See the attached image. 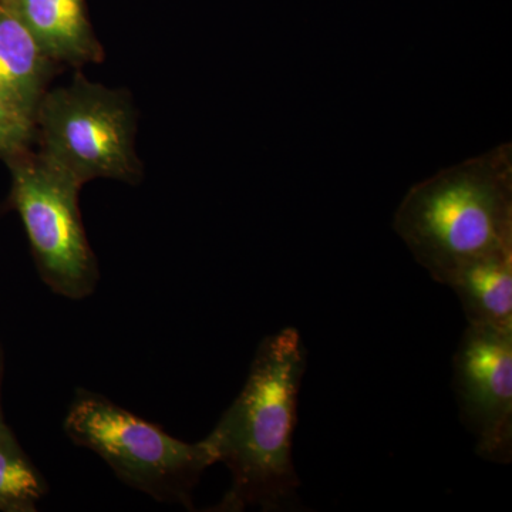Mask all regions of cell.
<instances>
[{
	"label": "cell",
	"instance_id": "6da1fadb",
	"mask_svg": "<svg viewBox=\"0 0 512 512\" xmlns=\"http://www.w3.org/2000/svg\"><path fill=\"white\" fill-rule=\"evenodd\" d=\"M305 369L298 330L284 328L259 343L241 393L205 437L232 477L215 511L301 507L292 448Z\"/></svg>",
	"mask_w": 512,
	"mask_h": 512
},
{
	"label": "cell",
	"instance_id": "7a4b0ae2",
	"mask_svg": "<svg viewBox=\"0 0 512 512\" xmlns=\"http://www.w3.org/2000/svg\"><path fill=\"white\" fill-rule=\"evenodd\" d=\"M393 228L417 264L446 286L471 262L512 249L511 143L414 184Z\"/></svg>",
	"mask_w": 512,
	"mask_h": 512
},
{
	"label": "cell",
	"instance_id": "3957f363",
	"mask_svg": "<svg viewBox=\"0 0 512 512\" xmlns=\"http://www.w3.org/2000/svg\"><path fill=\"white\" fill-rule=\"evenodd\" d=\"M64 433L97 454L124 484L160 503L192 510V490L217 463L207 441L185 443L99 393L74 394Z\"/></svg>",
	"mask_w": 512,
	"mask_h": 512
},
{
	"label": "cell",
	"instance_id": "277c9868",
	"mask_svg": "<svg viewBox=\"0 0 512 512\" xmlns=\"http://www.w3.org/2000/svg\"><path fill=\"white\" fill-rule=\"evenodd\" d=\"M35 126L42 138L40 154L80 184L94 178L131 184L140 180L136 116L126 93L77 74L67 86L43 94Z\"/></svg>",
	"mask_w": 512,
	"mask_h": 512
},
{
	"label": "cell",
	"instance_id": "5b68a950",
	"mask_svg": "<svg viewBox=\"0 0 512 512\" xmlns=\"http://www.w3.org/2000/svg\"><path fill=\"white\" fill-rule=\"evenodd\" d=\"M18 210L40 278L52 292L82 301L96 291L100 272L79 211L83 187L72 174L28 151L8 160Z\"/></svg>",
	"mask_w": 512,
	"mask_h": 512
},
{
	"label": "cell",
	"instance_id": "8992f818",
	"mask_svg": "<svg viewBox=\"0 0 512 512\" xmlns=\"http://www.w3.org/2000/svg\"><path fill=\"white\" fill-rule=\"evenodd\" d=\"M460 419L491 463L512 460V330L468 325L453 360Z\"/></svg>",
	"mask_w": 512,
	"mask_h": 512
},
{
	"label": "cell",
	"instance_id": "52a82bcc",
	"mask_svg": "<svg viewBox=\"0 0 512 512\" xmlns=\"http://www.w3.org/2000/svg\"><path fill=\"white\" fill-rule=\"evenodd\" d=\"M28 28L53 62H100L103 47L87 19L84 0H0Z\"/></svg>",
	"mask_w": 512,
	"mask_h": 512
},
{
	"label": "cell",
	"instance_id": "ba28073f",
	"mask_svg": "<svg viewBox=\"0 0 512 512\" xmlns=\"http://www.w3.org/2000/svg\"><path fill=\"white\" fill-rule=\"evenodd\" d=\"M53 63L28 28L0 5V93L35 117Z\"/></svg>",
	"mask_w": 512,
	"mask_h": 512
},
{
	"label": "cell",
	"instance_id": "9c48e42d",
	"mask_svg": "<svg viewBox=\"0 0 512 512\" xmlns=\"http://www.w3.org/2000/svg\"><path fill=\"white\" fill-rule=\"evenodd\" d=\"M447 286L456 293L468 325L512 330V249L471 262Z\"/></svg>",
	"mask_w": 512,
	"mask_h": 512
},
{
	"label": "cell",
	"instance_id": "30bf717a",
	"mask_svg": "<svg viewBox=\"0 0 512 512\" xmlns=\"http://www.w3.org/2000/svg\"><path fill=\"white\" fill-rule=\"evenodd\" d=\"M47 483L20 447L5 421L0 423V511L35 512Z\"/></svg>",
	"mask_w": 512,
	"mask_h": 512
},
{
	"label": "cell",
	"instance_id": "8fae6325",
	"mask_svg": "<svg viewBox=\"0 0 512 512\" xmlns=\"http://www.w3.org/2000/svg\"><path fill=\"white\" fill-rule=\"evenodd\" d=\"M35 130V117L0 93V157L8 161L26 153Z\"/></svg>",
	"mask_w": 512,
	"mask_h": 512
},
{
	"label": "cell",
	"instance_id": "7c38bea8",
	"mask_svg": "<svg viewBox=\"0 0 512 512\" xmlns=\"http://www.w3.org/2000/svg\"><path fill=\"white\" fill-rule=\"evenodd\" d=\"M2 373H3V356H2V349H0V387H2ZM2 421H5V419H3L2 400H0V423H2Z\"/></svg>",
	"mask_w": 512,
	"mask_h": 512
}]
</instances>
